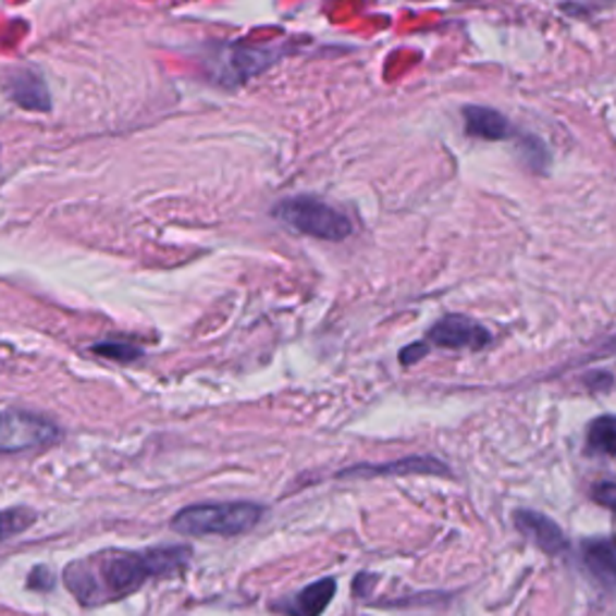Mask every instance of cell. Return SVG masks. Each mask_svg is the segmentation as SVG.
Instances as JSON below:
<instances>
[{
  "label": "cell",
  "instance_id": "cell-3",
  "mask_svg": "<svg viewBox=\"0 0 616 616\" xmlns=\"http://www.w3.org/2000/svg\"><path fill=\"white\" fill-rule=\"evenodd\" d=\"M272 217L296 234L321 238V242H345L355 232L345 212L316 196L284 198L272 208Z\"/></svg>",
  "mask_w": 616,
  "mask_h": 616
},
{
  "label": "cell",
  "instance_id": "cell-6",
  "mask_svg": "<svg viewBox=\"0 0 616 616\" xmlns=\"http://www.w3.org/2000/svg\"><path fill=\"white\" fill-rule=\"evenodd\" d=\"M335 590H337L335 578L316 580V583L301 588L296 595L272 602L270 609L284 616H321L328 604L333 602Z\"/></svg>",
  "mask_w": 616,
  "mask_h": 616
},
{
  "label": "cell",
  "instance_id": "cell-9",
  "mask_svg": "<svg viewBox=\"0 0 616 616\" xmlns=\"http://www.w3.org/2000/svg\"><path fill=\"white\" fill-rule=\"evenodd\" d=\"M3 87H5L8 97L22 109H27V111H49L51 109L49 89L37 73H32V71L10 73L3 79Z\"/></svg>",
  "mask_w": 616,
  "mask_h": 616
},
{
  "label": "cell",
  "instance_id": "cell-12",
  "mask_svg": "<svg viewBox=\"0 0 616 616\" xmlns=\"http://www.w3.org/2000/svg\"><path fill=\"white\" fill-rule=\"evenodd\" d=\"M588 453L612 458L614 455V417L604 415L592 421L588 429Z\"/></svg>",
  "mask_w": 616,
  "mask_h": 616
},
{
  "label": "cell",
  "instance_id": "cell-16",
  "mask_svg": "<svg viewBox=\"0 0 616 616\" xmlns=\"http://www.w3.org/2000/svg\"><path fill=\"white\" fill-rule=\"evenodd\" d=\"M614 496H616V486L612 479H604L602 484L592 489V498H595L597 504H602L604 508H614Z\"/></svg>",
  "mask_w": 616,
  "mask_h": 616
},
{
  "label": "cell",
  "instance_id": "cell-2",
  "mask_svg": "<svg viewBox=\"0 0 616 616\" xmlns=\"http://www.w3.org/2000/svg\"><path fill=\"white\" fill-rule=\"evenodd\" d=\"M266 508L250 501H226V504H198L178 510L171 518V530L178 534H190V538H236L254 530L260 522Z\"/></svg>",
  "mask_w": 616,
  "mask_h": 616
},
{
  "label": "cell",
  "instance_id": "cell-14",
  "mask_svg": "<svg viewBox=\"0 0 616 616\" xmlns=\"http://www.w3.org/2000/svg\"><path fill=\"white\" fill-rule=\"evenodd\" d=\"M93 352L99 357H107V359L121 361V364H131L143 357V349L133 347V345H123V342H99V345L93 347Z\"/></svg>",
  "mask_w": 616,
  "mask_h": 616
},
{
  "label": "cell",
  "instance_id": "cell-15",
  "mask_svg": "<svg viewBox=\"0 0 616 616\" xmlns=\"http://www.w3.org/2000/svg\"><path fill=\"white\" fill-rule=\"evenodd\" d=\"M429 355V345L427 342H412L401 352V364L403 367H415L419 359H424Z\"/></svg>",
  "mask_w": 616,
  "mask_h": 616
},
{
  "label": "cell",
  "instance_id": "cell-4",
  "mask_svg": "<svg viewBox=\"0 0 616 616\" xmlns=\"http://www.w3.org/2000/svg\"><path fill=\"white\" fill-rule=\"evenodd\" d=\"M61 439L59 427L51 419L25 412V409H8L0 412V453H25L51 446Z\"/></svg>",
  "mask_w": 616,
  "mask_h": 616
},
{
  "label": "cell",
  "instance_id": "cell-8",
  "mask_svg": "<svg viewBox=\"0 0 616 616\" xmlns=\"http://www.w3.org/2000/svg\"><path fill=\"white\" fill-rule=\"evenodd\" d=\"M513 520H516V528L525 534V538H528L534 546H540L544 554L558 556L568 550V540L564 530L558 528L552 518H546L544 513L522 508L516 510Z\"/></svg>",
  "mask_w": 616,
  "mask_h": 616
},
{
  "label": "cell",
  "instance_id": "cell-10",
  "mask_svg": "<svg viewBox=\"0 0 616 616\" xmlns=\"http://www.w3.org/2000/svg\"><path fill=\"white\" fill-rule=\"evenodd\" d=\"M463 119L467 135H472V138H482L492 143L513 138V123L496 109L470 104L463 109Z\"/></svg>",
  "mask_w": 616,
  "mask_h": 616
},
{
  "label": "cell",
  "instance_id": "cell-11",
  "mask_svg": "<svg viewBox=\"0 0 616 616\" xmlns=\"http://www.w3.org/2000/svg\"><path fill=\"white\" fill-rule=\"evenodd\" d=\"M583 564L590 576L597 580L604 590H612L616 583V562L614 544L609 538H595L583 542Z\"/></svg>",
  "mask_w": 616,
  "mask_h": 616
},
{
  "label": "cell",
  "instance_id": "cell-5",
  "mask_svg": "<svg viewBox=\"0 0 616 616\" xmlns=\"http://www.w3.org/2000/svg\"><path fill=\"white\" fill-rule=\"evenodd\" d=\"M427 340L441 349H484L492 342V333L470 316L451 313L429 328Z\"/></svg>",
  "mask_w": 616,
  "mask_h": 616
},
{
  "label": "cell",
  "instance_id": "cell-7",
  "mask_svg": "<svg viewBox=\"0 0 616 616\" xmlns=\"http://www.w3.org/2000/svg\"><path fill=\"white\" fill-rule=\"evenodd\" d=\"M397 477V475H451V470L443 465L439 458H431V455H409V458L403 460H393V463H379V465H357L349 467V470L337 472V477Z\"/></svg>",
  "mask_w": 616,
  "mask_h": 616
},
{
  "label": "cell",
  "instance_id": "cell-13",
  "mask_svg": "<svg viewBox=\"0 0 616 616\" xmlns=\"http://www.w3.org/2000/svg\"><path fill=\"white\" fill-rule=\"evenodd\" d=\"M34 522V513L27 508H13V510H0V540L13 538V534L22 532Z\"/></svg>",
  "mask_w": 616,
  "mask_h": 616
},
{
  "label": "cell",
  "instance_id": "cell-1",
  "mask_svg": "<svg viewBox=\"0 0 616 616\" xmlns=\"http://www.w3.org/2000/svg\"><path fill=\"white\" fill-rule=\"evenodd\" d=\"M190 562L188 546H157L145 552L109 550L65 568V583L83 604L119 600L147 580L174 576Z\"/></svg>",
  "mask_w": 616,
  "mask_h": 616
}]
</instances>
